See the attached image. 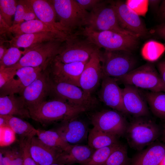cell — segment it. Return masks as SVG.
Returning <instances> with one entry per match:
<instances>
[{
    "label": "cell",
    "instance_id": "obj_1",
    "mask_svg": "<svg viewBox=\"0 0 165 165\" xmlns=\"http://www.w3.org/2000/svg\"><path fill=\"white\" fill-rule=\"evenodd\" d=\"M28 109L31 118L44 126L78 116L86 111L56 98L45 101Z\"/></svg>",
    "mask_w": 165,
    "mask_h": 165
},
{
    "label": "cell",
    "instance_id": "obj_2",
    "mask_svg": "<svg viewBox=\"0 0 165 165\" xmlns=\"http://www.w3.org/2000/svg\"><path fill=\"white\" fill-rule=\"evenodd\" d=\"M81 30L79 35L105 50H121L132 53L138 45L139 37L137 36L111 31H95L86 27Z\"/></svg>",
    "mask_w": 165,
    "mask_h": 165
},
{
    "label": "cell",
    "instance_id": "obj_3",
    "mask_svg": "<svg viewBox=\"0 0 165 165\" xmlns=\"http://www.w3.org/2000/svg\"><path fill=\"white\" fill-rule=\"evenodd\" d=\"M147 117H134L128 123L125 135L129 145L134 150H141L161 135L159 126Z\"/></svg>",
    "mask_w": 165,
    "mask_h": 165
},
{
    "label": "cell",
    "instance_id": "obj_4",
    "mask_svg": "<svg viewBox=\"0 0 165 165\" xmlns=\"http://www.w3.org/2000/svg\"><path fill=\"white\" fill-rule=\"evenodd\" d=\"M55 9L58 22L65 32L71 35L78 28L86 26L89 12L81 8L75 0H50Z\"/></svg>",
    "mask_w": 165,
    "mask_h": 165
},
{
    "label": "cell",
    "instance_id": "obj_5",
    "mask_svg": "<svg viewBox=\"0 0 165 165\" xmlns=\"http://www.w3.org/2000/svg\"><path fill=\"white\" fill-rule=\"evenodd\" d=\"M86 27L95 31H111L140 37L121 26L112 1L103 0L97 6L91 10L89 12Z\"/></svg>",
    "mask_w": 165,
    "mask_h": 165
},
{
    "label": "cell",
    "instance_id": "obj_6",
    "mask_svg": "<svg viewBox=\"0 0 165 165\" xmlns=\"http://www.w3.org/2000/svg\"><path fill=\"white\" fill-rule=\"evenodd\" d=\"M116 79L118 82L125 85H132L152 92H165V84L154 65L151 63L136 68Z\"/></svg>",
    "mask_w": 165,
    "mask_h": 165
},
{
    "label": "cell",
    "instance_id": "obj_7",
    "mask_svg": "<svg viewBox=\"0 0 165 165\" xmlns=\"http://www.w3.org/2000/svg\"><path fill=\"white\" fill-rule=\"evenodd\" d=\"M64 41L55 40L46 42L24 51L15 64L9 67L17 70L24 67L47 68L60 53Z\"/></svg>",
    "mask_w": 165,
    "mask_h": 165
},
{
    "label": "cell",
    "instance_id": "obj_8",
    "mask_svg": "<svg viewBox=\"0 0 165 165\" xmlns=\"http://www.w3.org/2000/svg\"><path fill=\"white\" fill-rule=\"evenodd\" d=\"M100 56L103 76L117 79L136 68L137 61L131 53L100 51Z\"/></svg>",
    "mask_w": 165,
    "mask_h": 165
},
{
    "label": "cell",
    "instance_id": "obj_9",
    "mask_svg": "<svg viewBox=\"0 0 165 165\" xmlns=\"http://www.w3.org/2000/svg\"><path fill=\"white\" fill-rule=\"evenodd\" d=\"M77 33L70 35L64 42L60 53L55 58L62 63L88 62L93 53L99 48L86 38L79 37Z\"/></svg>",
    "mask_w": 165,
    "mask_h": 165
},
{
    "label": "cell",
    "instance_id": "obj_10",
    "mask_svg": "<svg viewBox=\"0 0 165 165\" xmlns=\"http://www.w3.org/2000/svg\"><path fill=\"white\" fill-rule=\"evenodd\" d=\"M51 94L55 98L74 106L83 108L86 111L94 109L99 104L96 97L86 93L78 86L67 83L51 81Z\"/></svg>",
    "mask_w": 165,
    "mask_h": 165
},
{
    "label": "cell",
    "instance_id": "obj_11",
    "mask_svg": "<svg viewBox=\"0 0 165 165\" xmlns=\"http://www.w3.org/2000/svg\"><path fill=\"white\" fill-rule=\"evenodd\" d=\"M123 114L114 110L97 112L91 115V123L94 127L119 138L125 134L128 124Z\"/></svg>",
    "mask_w": 165,
    "mask_h": 165
},
{
    "label": "cell",
    "instance_id": "obj_12",
    "mask_svg": "<svg viewBox=\"0 0 165 165\" xmlns=\"http://www.w3.org/2000/svg\"><path fill=\"white\" fill-rule=\"evenodd\" d=\"M88 62L65 64L54 58L48 67L51 81L67 83L79 87L80 76Z\"/></svg>",
    "mask_w": 165,
    "mask_h": 165
},
{
    "label": "cell",
    "instance_id": "obj_13",
    "mask_svg": "<svg viewBox=\"0 0 165 165\" xmlns=\"http://www.w3.org/2000/svg\"><path fill=\"white\" fill-rule=\"evenodd\" d=\"M51 81L48 67L27 86L20 95L22 96L28 109L45 101L51 94Z\"/></svg>",
    "mask_w": 165,
    "mask_h": 165
},
{
    "label": "cell",
    "instance_id": "obj_14",
    "mask_svg": "<svg viewBox=\"0 0 165 165\" xmlns=\"http://www.w3.org/2000/svg\"><path fill=\"white\" fill-rule=\"evenodd\" d=\"M119 22L124 29L136 35L144 37L148 30L138 15L130 9L125 2L112 1Z\"/></svg>",
    "mask_w": 165,
    "mask_h": 165
},
{
    "label": "cell",
    "instance_id": "obj_15",
    "mask_svg": "<svg viewBox=\"0 0 165 165\" xmlns=\"http://www.w3.org/2000/svg\"><path fill=\"white\" fill-rule=\"evenodd\" d=\"M46 68L43 67H23L17 70L13 77L0 88V96L18 93L20 95Z\"/></svg>",
    "mask_w": 165,
    "mask_h": 165
},
{
    "label": "cell",
    "instance_id": "obj_16",
    "mask_svg": "<svg viewBox=\"0 0 165 165\" xmlns=\"http://www.w3.org/2000/svg\"><path fill=\"white\" fill-rule=\"evenodd\" d=\"M99 49H97L92 55L86 64L79 80V87L90 95H92L98 87L103 76Z\"/></svg>",
    "mask_w": 165,
    "mask_h": 165
},
{
    "label": "cell",
    "instance_id": "obj_17",
    "mask_svg": "<svg viewBox=\"0 0 165 165\" xmlns=\"http://www.w3.org/2000/svg\"><path fill=\"white\" fill-rule=\"evenodd\" d=\"M115 78L103 76L98 92L100 101L107 106L123 114L127 113L124 107L122 90Z\"/></svg>",
    "mask_w": 165,
    "mask_h": 165
},
{
    "label": "cell",
    "instance_id": "obj_18",
    "mask_svg": "<svg viewBox=\"0 0 165 165\" xmlns=\"http://www.w3.org/2000/svg\"><path fill=\"white\" fill-rule=\"evenodd\" d=\"M122 90L123 104L127 113L134 117L149 116L147 103L142 91L129 85H125Z\"/></svg>",
    "mask_w": 165,
    "mask_h": 165
},
{
    "label": "cell",
    "instance_id": "obj_19",
    "mask_svg": "<svg viewBox=\"0 0 165 165\" xmlns=\"http://www.w3.org/2000/svg\"><path fill=\"white\" fill-rule=\"evenodd\" d=\"M78 116L61 121L55 130L66 142L71 145L80 143L87 137L86 125Z\"/></svg>",
    "mask_w": 165,
    "mask_h": 165
},
{
    "label": "cell",
    "instance_id": "obj_20",
    "mask_svg": "<svg viewBox=\"0 0 165 165\" xmlns=\"http://www.w3.org/2000/svg\"><path fill=\"white\" fill-rule=\"evenodd\" d=\"M38 19L50 26L63 36L68 38L67 34L57 21L56 13L50 0H30Z\"/></svg>",
    "mask_w": 165,
    "mask_h": 165
},
{
    "label": "cell",
    "instance_id": "obj_21",
    "mask_svg": "<svg viewBox=\"0 0 165 165\" xmlns=\"http://www.w3.org/2000/svg\"><path fill=\"white\" fill-rule=\"evenodd\" d=\"M57 40L66 41L55 33L44 31L14 36L9 42L10 47L23 48L24 49V51H26L43 43Z\"/></svg>",
    "mask_w": 165,
    "mask_h": 165
},
{
    "label": "cell",
    "instance_id": "obj_22",
    "mask_svg": "<svg viewBox=\"0 0 165 165\" xmlns=\"http://www.w3.org/2000/svg\"><path fill=\"white\" fill-rule=\"evenodd\" d=\"M140 151L129 165H159L165 156V143L155 141Z\"/></svg>",
    "mask_w": 165,
    "mask_h": 165
},
{
    "label": "cell",
    "instance_id": "obj_23",
    "mask_svg": "<svg viewBox=\"0 0 165 165\" xmlns=\"http://www.w3.org/2000/svg\"><path fill=\"white\" fill-rule=\"evenodd\" d=\"M0 115L31 118L29 110L22 97L14 94L0 96Z\"/></svg>",
    "mask_w": 165,
    "mask_h": 165
},
{
    "label": "cell",
    "instance_id": "obj_24",
    "mask_svg": "<svg viewBox=\"0 0 165 165\" xmlns=\"http://www.w3.org/2000/svg\"><path fill=\"white\" fill-rule=\"evenodd\" d=\"M30 150L37 165H49L56 163L58 155L61 153L46 145L35 136L31 139Z\"/></svg>",
    "mask_w": 165,
    "mask_h": 165
},
{
    "label": "cell",
    "instance_id": "obj_25",
    "mask_svg": "<svg viewBox=\"0 0 165 165\" xmlns=\"http://www.w3.org/2000/svg\"><path fill=\"white\" fill-rule=\"evenodd\" d=\"M95 150L88 145H73L69 151L59 154L56 163L65 165L81 164L90 158Z\"/></svg>",
    "mask_w": 165,
    "mask_h": 165
},
{
    "label": "cell",
    "instance_id": "obj_26",
    "mask_svg": "<svg viewBox=\"0 0 165 165\" xmlns=\"http://www.w3.org/2000/svg\"><path fill=\"white\" fill-rule=\"evenodd\" d=\"M9 31L14 34V36L44 31L51 32L59 35L66 40L68 38L38 19L26 21L13 25L10 27Z\"/></svg>",
    "mask_w": 165,
    "mask_h": 165
},
{
    "label": "cell",
    "instance_id": "obj_27",
    "mask_svg": "<svg viewBox=\"0 0 165 165\" xmlns=\"http://www.w3.org/2000/svg\"><path fill=\"white\" fill-rule=\"evenodd\" d=\"M36 136L43 143L61 153L69 151L73 145L66 142L54 130L37 129Z\"/></svg>",
    "mask_w": 165,
    "mask_h": 165
},
{
    "label": "cell",
    "instance_id": "obj_28",
    "mask_svg": "<svg viewBox=\"0 0 165 165\" xmlns=\"http://www.w3.org/2000/svg\"><path fill=\"white\" fill-rule=\"evenodd\" d=\"M118 138L93 127L88 136V145L96 150L119 142Z\"/></svg>",
    "mask_w": 165,
    "mask_h": 165
},
{
    "label": "cell",
    "instance_id": "obj_29",
    "mask_svg": "<svg viewBox=\"0 0 165 165\" xmlns=\"http://www.w3.org/2000/svg\"><path fill=\"white\" fill-rule=\"evenodd\" d=\"M152 113L165 120V92L142 91Z\"/></svg>",
    "mask_w": 165,
    "mask_h": 165
},
{
    "label": "cell",
    "instance_id": "obj_30",
    "mask_svg": "<svg viewBox=\"0 0 165 165\" xmlns=\"http://www.w3.org/2000/svg\"><path fill=\"white\" fill-rule=\"evenodd\" d=\"M8 126L20 138H32L36 135L37 129L21 118L7 115Z\"/></svg>",
    "mask_w": 165,
    "mask_h": 165
},
{
    "label": "cell",
    "instance_id": "obj_31",
    "mask_svg": "<svg viewBox=\"0 0 165 165\" xmlns=\"http://www.w3.org/2000/svg\"><path fill=\"white\" fill-rule=\"evenodd\" d=\"M35 19H38L35 14L30 0H18L13 25Z\"/></svg>",
    "mask_w": 165,
    "mask_h": 165
},
{
    "label": "cell",
    "instance_id": "obj_32",
    "mask_svg": "<svg viewBox=\"0 0 165 165\" xmlns=\"http://www.w3.org/2000/svg\"><path fill=\"white\" fill-rule=\"evenodd\" d=\"M165 51L164 45L156 41L151 40L145 43L141 50L143 58L149 62L157 60Z\"/></svg>",
    "mask_w": 165,
    "mask_h": 165
},
{
    "label": "cell",
    "instance_id": "obj_33",
    "mask_svg": "<svg viewBox=\"0 0 165 165\" xmlns=\"http://www.w3.org/2000/svg\"><path fill=\"white\" fill-rule=\"evenodd\" d=\"M131 159L128 156L127 146L120 144L102 165H129Z\"/></svg>",
    "mask_w": 165,
    "mask_h": 165
},
{
    "label": "cell",
    "instance_id": "obj_34",
    "mask_svg": "<svg viewBox=\"0 0 165 165\" xmlns=\"http://www.w3.org/2000/svg\"><path fill=\"white\" fill-rule=\"evenodd\" d=\"M119 142L95 150L90 158L82 165H102L120 145Z\"/></svg>",
    "mask_w": 165,
    "mask_h": 165
},
{
    "label": "cell",
    "instance_id": "obj_35",
    "mask_svg": "<svg viewBox=\"0 0 165 165\" xmlns=\"http://www.w3.org/2000/svg\"><path fill=\"white\" fill-rule=\"evenodd\" d=\"M3 156L4 165H23V158L20 148L9 146L2 147L0 150Z\"/></svg>",
    "mask_w": 165,
    "mask_h": 165
},
{
    "label": "cell",
    "instance_id": "obj_36",
    "mask_svg": "<svg viewBox=\"0 0 165 165\" xmlns=\"http://www.w3.org/2000/svg\"><path fill=\"white\" fill-rule=\"evenodd\" d=\"M18 1L0 0V16L11 27L13 24L12 18L14 16Z\"/></svg>",
    "mask_w": 165,
    "mask_h": 165
},
{
    "label": "cell",
    "instance_id": "obj_37",
    "mask_svg": "<svg viewBox=\"0 0 165 165\" xmlns=\"http://www.w3.org/2000/svg\"><path fill=\"white\" fill-rule=\"evenodd\" d=\"M24 53V51L20 50L18 48L10 47L0 60V68L10 67L15 64Z\"/></svg>",
    "mask_w": 165,
    "mask_h": 165
},
{
    "label": "cell",
    "instance_id": "obj_38",
    "mask_svg": "<svg viewBox=\"0 0 165 165\" xmlns=\"http://www.w3.org/2000/svg\"><path fill=\"white\" fill-rule=\"evenodd\" d=\"M32 138H20L19 146L22 154L23 165H37L30 152V145Z\"/></svg>",
    "mask_w": 165,
    "mask_h": 165
},
{
    "label": "cell",
    "instance_id": "obj_39",
    "mask_svg": "<svg viewBox=\"0 0 165 165\" xmlns=\"http://www.w3.org/2000/svg\"><path fill=\"white\" fill-rule=\"evenodd\" d=\"M126 4L139 16H145L148 10V0H127Z\"/></svg>",
    "mask_w": 165,
    "mask_h": 165
},
{
    "label": "cell",
    "instance_id": "obj_40",
    "mask_svg": "<svg viewBox=\"0 0 165 165\" xmlns=\"http://www.w3.org/2000/svg\"><path fill=\"white\" fill-rule=\"evenodd\" d=\"M0 128V146L2 147L9 146L15 140V134L9 126Z\"/></svg>",
    "mask_w": 165,
    "mask_h": 165
},
{
    "label": "cell",
    "instance_id": "obj_41",
    "mask_svg": "<svg viewBox=\"0 0 165 165\" xmlns=\"http://www.w3.org/2000/svg\"><path fill=\"white\" fill-rule=\"evenodd\" d=\"M16 70L10 67L0 68V88L13 77Z\"/></svg>",
    "mask_w": 165,
    "mask_h": 165
},
{
    "label": "cell",
    "instance_id": "obj_42",
    "mask_svg": "<svg viewBox=\"0 0 165 165\" xmlns=\"http://www.w3.org/2000/svg\"><path fill=\"white\" fill-rule=\"evenodd\" d=\"M76 1L82 9L86 10L90 9L91 10L100 5L103 0H76Z\"/></svg>",
    "mask_w": 165,
    "mask_h": 165
},
{
    "label": "cell",
    "instance_id": "obj_43",
    "mask_svg": "<svg viewBox=\"0 0 165 165\" xmlns=\"http://www.w3.org/2000/svg\"><path fill=\"white\" fill-rule=\"evenodd\" d=\"M157 67L160 75L165 84V59L160 62Z\"/></svg>",
    "mask_w": 165,
    "mask_h": 165
},
{
    "label": "cell",
    "instance_id": "obj_44",
    "mask_svg": "<svg viewBox=\"0 0 165 165\" xmlns=\"http://www.w3.org/2000/svg\"><path fill=\"white\" fill-rule=\"evenodd\" d=\"M10 27L6 23L0 16V35L4 33H10L9 29Z\"/></svg>",
    "mask_w": 165,
    "mask_h": 165
},
{
    "label": "cell",
    "instance_id": "obj_45",
    "mask_svg": "<svg viewBox=\"0 0 165 165\" xmlns=\"http://www.w3.org/2000/svg\"><path fill=\"white\" fill-rule=\"evenodd\" d=\"M160 37L165 40V22L158 26L156 29L152 31Z\"/></svg>",
    "mask_w": 165,
    "mask_h": 165
},
{
    "label": "cell",
    "instance_id": "obj_46",
    "mask_svg": "<svg viewBox=\"0 0 165 165\" xmlns=\"http://www.w3.org/2000/svg\"><path fill=\"white\" fill-rule=\"evenodd\" d=\"M157 11L160 17L165 22V0L162 1Z\"/></svg>",
    "mask_w": 165,
    "mask_h": 165
},
{
    "label": "cell",
    "instance_id": "obj_47",
    "mask_svg": "<svg viewBox=\"0 0 165 165\" xmlns=\"http://www.w3.org/2000/svg\"><path fill=\"white\" fill-rule=\"evenodd\" d=\"M161 2L159 0H148V5L151 9L156 10L158 8L159 4Z\"/></svg>",
    "mask_w": 165,
    "mask_h": 165
},
{
    "label": "cell",
    "instance_id": "obj_48",
    "mask_svg": "<svg viewBox=\"0 0 165 165\" xmlns=\"http://www.w3.org/2000/svg\"><path fill=\"white\" fill-rule=\"evenodd\" d=\"M9 126L7 115H0V127Z\"/></svg>",
    "mask_w": 165,
    "mask_h": 165
},
{
    "label": "cell",
    "instance_id": "obj_49",
    "mask_svg": "<svg viewBox=\"0 0 165 165\" xmlns=\"http://www.w3.org/2000/svg\"><path fill=\"white\" fill-rule=\"evenodd\" d=\"M8 49L2 43H0V60H1L6 52Z\"/></svg>",
    "mask_w": 165,
    "mask_h": 165
},
{
    "label": "cell",
    "instance_id": "obj_50",
    "mask_svg": "<svg viewBox=\"0 0 165 165\" xmlns=\"http://www.w3.org/2000/svg\"><path fill=\"white\" fill-rule=\"evenodd\" d=\"M161 139L162 141L165 143V120H164L163 129L161 131Z\"/></svg>",
    "mask_w": 165,
    "mask_h": 165
},
{
    "label": "cell",
    "instance_id": "obj_51",
    "mask_svg": "<svg viewBox=\"0 0 165 165\" xmlns=\"http://www.w3.org/2000/svg\"><path fill=\"white\" fill-rule=\"evenodd\" d=\"M0 165H4L3 156L2 153L0 152Z\"/></svg>",
    "mask_w": 165,
    "mask_h": 165
},
{
    "label": "cell",
    "instance_id": "obj_52",
    "mask_svg": "<svg viewBox=\"0 0 165 165\" xmlns=\"http://www.w3.org/2000/svg\"><path fill=\"white\" fill-rule=\"evenodd\" d=\"M159 165H165V156L164 157Z\"/></svg>",
    "mask_w": 165,
    "mask_h": 165
},
{
    "label": "cell",
    "instance_id": "obj_53",
    "mask_svg": "<svg viewBox=\"0 0 165 165\" xmlns=\"http://www.w3.org/2000/svg\"><path fill=\"white\" fill-rule=\"evenodd\" d=\"M49 165H65L61 164V163H54L51 164H50Z\"/></svg>",
    "mask_w": 165,
    "mask_h": 165
},
{
    "label": "cell",
    "instance_id": "obj_54",
    "mask_svg": "<svg viewBox=\"0 0 165 165\" xmlns=\"http://www.w3.org/2000/svg\"><path fill=\"white\" fill-rule=\"evenodd\" d=\"M164 46L165 47V43L164 44Z\"/></svg>",
    "mask_w": 165,
    "mask_h": 165
}]
</instances>
